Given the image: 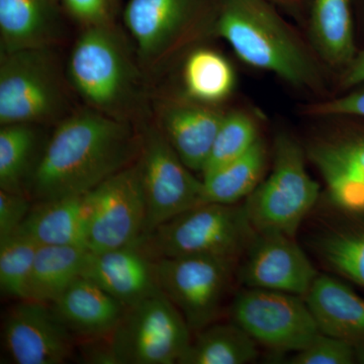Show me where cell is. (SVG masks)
Returning <instances> with one entry per match:
<instances>
[{"label":"cell","mask_w":364,"mask_h":364,"mask_svg":"<svg viewBox=\"0 0 364 364\" xmlns=\"http://www.w3.org/2000/svg\"><path fill=\"white\" fill-rule=\"evenodd\" d=\"M140 135L126 119L93 109L64 119L55 129L30 178L37 202L85 196L133 164Z\"/></svg>","instance_id":"6da1fadb"},{"label":"cell","mask_w":364,"mask_h":364,"mask_svg":"<svg viewBox=\"0 0 364 364\" xmlns=\"http://www.w3.org/2000/svg\"><path fill=\"white\" fill-rule=\"evenodd\" d=\"M215 31L248 65L296 86L317 78L303 45L264 0H223Z\"/></svg>","instance_id":"7a4b0ae2"},{"label":"cell","mask_w":364,"mask_h":364,"mask_svg":"<svg viewBox=\"0 0 364 364\" xmlns=\"http://www.w3.org/2000/svg\"><path fill=\"white\" fill-rule=\"evenodd\" d=\"M256 234L243 205L202 203L160 225L136 246L152 260L217 256L238 261Z\"/></svg>","instance_id":"3957f363"},{"label":"cell","mask_w":364,"mask_h":364,"mask_svg":"<svg viewBox=\"0 0 364 364\" xmlns=\"http://www.w3.org/2000/svg\"><path fill=\"white\" fill-rule=\"evenodd\" d=\"M74 90L90 109L122 119L135 97L136 74L126 46L107 25L86 26L67 65Z\"/></svg>","instance_id":"277c9868"},{"label":"cell","mask_w":364,"mask_h":364,"mask_svg":"<svg viewBox=\"0 0 364 364\" xmlns=\"http://www.w3.org/2000/svg\"><path fill=\"white\" fill-rule=\"evenodd\" d=\"M320 186L305 162V152L291 136L275 141L272 173L246 198L244 210L256 233L294 237L317 203Z\"/></svg>","instance_id":"5b68a950"},{"label":"cell","mask_w":364,"mask_h":364,"mask_svg":"<svg viewBox=\"0 0 364 364\" xmlns=\"http://www.w3.org/2000/svg\"><path fill=\"white\" fill-rule=\"evenodd\" d=\"M49 48L1 53L0 124H37L63 112L65 95Z\"/></svg>","instance_id":"8992f818"},{"label":"cell","mask_w":364,"mask_h":364,"mask_svg":"<svg viewBox=\"0 0 364 364\" xmlns=\"http://www.w3.org/2000/svg\"><path fill=\"white\" fill-rule=\"evenodd\" d=\"M183 316L161 289L128 306L109 336L117 364L178 363L191 341Z\"/></svg>","instance_id":"52a82bcc"},{"label":"cell","mask_w":364,"mask_h":364,"mask_svg":"<svg viewBox=\"0 0 364 364\" xmlns=\"http://www.w3.org/2000/svg\"><path fill=\"white\" fill-rule=\"evenodd\" d=\"M136 163L147 203L143 238L172 218L202 205L203 179L191 173L159 128L140 134Z\"/></svg>","instance_id":"ba28073f"},{"label":"cell","mask_w":364,"mask_h":364,"mask_svg":"<svg viewBox=\"0 0 364 364\" xmlns=\"http://www.w3.org/2000/svg\"><path fill=\"white\" fill-rule=\"evenodd\" d=\"M237 260L217 256H183L153 260L163 294L178 309L191 332L214 323Z\"/></svg>","instance_id":"9c48e42d"},{"label":"cell","mask_w":364,"mask_h":364,"mask_svg":"<svg viewBox=\"0 0 364 364\" xmlns=\"http://www.w3.org/2000/svg\"><path fill=\"white\" fill-rule=\"evenodd\" d=\"M230 315L256 343L272 351L296 353L321 333L305 298L282 291L245 287Z\"/></svg>","instance_id":"30bf717a"},{"label":"cell","mask_w":364,"mask_h":364,"mask_svg":"<svg viewBox=\"0 0 364 364\" xmlns=\"http://www.w3.org/2000/svg\"><path fill=\"white\" fill-rule=\"evenodd\" d=\"M87 249L136 246L145 234L147 203L136 161L87 193Z\"/></svg>","instance_id":"8fae6325"},{"label":"cell","mask_w":364,"mask_h":364,"mask_svg":"<svg viewBox=\"0 0 364 364\" xmlns=\"http://www.w3.org/2000/svg\"><path fill=\"white\" fill-rule=\"evenodd\" d=\"M245 255L238 279L247 289L305 298L320 274L294 237L286 234H256Z\"/></svg>","instance_id":"7c38bea8"},{"label":"cell","mask_w":364,"mask_h":364,"mask_svg":"<svg viewBox=\"0 0 364 364\" xmlns=\"http://www.w3.org/2000/svg\"><path fill=\"white\" fill-rule=\"evenodd\" d=\"M4 350L16 364H61L73 354V336L47 304L21 301L2 326Z\"/></svg>","instance_id":"4fadbf2b"},{"label":"cell","mask_w":364,"mask_h":364,"mask_svg":"<svg viewBox=\"0 0 364 364\" xmlns=\"http://www.w3.org/2000/svg\"><path fill=\"white\" fill-rule=\"evenodd\" d=\"M196 6L198 0H129L124 25L144 63L157 65L176 49Z\"/></svg>","instance_id":"5bb4252c"},{"label":"cell","mask_w":364,"mask_h":364,"mask_svg":"<svg viewBox=\"0 0 364 364\" xmlns=\"http://www.w3.org/2000/svg\"><path fill=\"white\" fill-rule=\"evenodd\" d=\"M308 157L324 179L335 207L349 214L364 213V134L314 143Z\"/></svg>","instance_id":"9a60e30c"},{"label":"cell","mask_w":364,"mask_h":364,"mask_svg":"<svg viewBox=\"0 0 364 364\" xmlns=\"http://www.w3.org/2000/svg\"><path fill=\"white\" fill-rule=\"evenodd\" d=\"M225 112L191 100H168L160 107V131L184 164L202 173Z\"/></svg>","instance_id":"2e32d148"},{"label":"cell","mask_w":364,"mask_h":364,"mask_svg":"<svg viewBox=\"0 0 364 364\" xmlns=\"http://www.w3.org/2000/svg\"><path fill=\"white\" fill-rule=\"evenodd\" d=\"M81 277L97 284L127 308L160 291L153 260L136 246L88 251Z\"/></svg>","instance_id":"e0dca14e"},{"label":"cell","mask_w":364,"mask_h":364,"mask_svg":"<svg viewBox=\"0 0 364 364\" xmlns=\"http://www.w3.org/2000/svg\"><path fill=\"white\" fill-rule=\"evenodd\" d=\"M53 312L72 335L91 340L109 338L127 306L83 277L51 304Z\"/></svg>","instance_id":"ac0fdd59"},{"label":"cell","mask_w":364,"mask_h":364,"mask_svg":"<svg viewBox=\"0 0 364 364\" xmlns=\"http://www.w3.org/2000/svg\"><path fill=\"white\" fill-rule=\"evenodd\" d=\"M305 301L322 334L364 344V299L341 280L318 274Z\"/></svg>","instance_id":"d6986e66"},{"label":"cell","mask_w":364,"mask_h":364,"mask_svg":"<svg viewBox=\"0 0 364 364\" xmlns=\"http://www.w3.org/2000/svg\"><path fill=\"white\" fill-rule=\"evenodd\" d=\"M88 200L85 196L38 202L16 232L39 246L87 249Z\"/></svg>","instance_id":"ffe728a7"},{"label":"cell","mask_w":364,"mask_h":364,"mask_svg":"<svg viewBox=\"0 0 364 364\" xmlns=\"http://www.w3.org/2000/svg\"><path fill=\"white\" fill-rule=\"evenodd\" d=\"M58 36L51 0H0L1 53L50 48Z\"/></svg>","instance_id":"44dd1931"},{"label":"cell","mask_w":364,"mask_h":364,"mask_svg":"<svg viewBox=\"0 0 364 364\" xmlns=\"http://www.w3.org/2000/svg\"><path fill=\"white\" fill-rule=\"evenodd\" d=\"M88 249L40 246L28 279L26 301L52 304L81 277Z\"/></svg>","instance_id":"7402d4cb"},{"label":"cell","mask_w":364,"mask_h":364,"mask_svg":"<svg viewBox=\"0 0 364 364\" xmlns=\"http://www.w3.org/2000/svg\"><path fill=\"white\" fill-rule=\"evenodd\" d=\"M267 151L259 139L245 154L203 176V203L237 205L262 181Z\"/></svg>","instance_id":"603a6c76"},{"label":"cell","mask_w":364,"mask_h":364,"mask_svg":"<svg viewBox=\"0 0 364 364\" xmlns=\"http://www.w3.org/2000/svg\"><path fill=\"white\" fill-rule=\"evenodd\" d=\"M258 344L234 322L210 324L191 340L179 364H246L258 358Z\"/></svg>","instance_id":"cb8c5ba5"},{"label":"cell","mask_w":364,"mask_h":364,"mask_svg":"<svg viewBox=\"0 0 364 364\" xmlns=\"http://www.w3.org/2000/svg\"><path fill=\"white\" fill-rule=\"evenodd\" d=\"M312 33L321 55L332 65H348L355 56L349 0H315Z\"/></svg>","instance_id":"d4e9b609"},{"label":"cell","mask_w":364,"mask_h":364,"mask_svg":"<svg viewBox=\"0 0 364 364\" xmlns=\"http://www.w3.org/2000/svg\"><path fill=\"white\" fill-rule=\"evenodd\" d=\"M182 80L188 100L215 105L230 97L236 77L233 67L220 53L198 49L184 62Z\"/></svg>","instance_id":"484cf974"},{"label":"cell","mask_w":364,"mask_h":364,"mask_svg":"<svg viewBox=\"0 0 364 364\" xmlns=\"http://www.w3.org/2000/svg\"><path fill=\"white\" fill-rule=\"evenodd\" d=\"M37 133L33 124H13L0 130V189L25 193L26 179L32 176Z\"/></svg>","instance_id":"4316f807"},{"label":"cell","mask_w":364,"mask_h":364,"mask_svg":"<svg viewBox=\"0 0 364 364\" xmlns=\"http://www.w3.org/2000/svg\"><path fill=\"white\" fill-rule=\"evenodd\" d=\"M317 251L328 267L364 287V227H344L326 232Z\"/></svg>","instance_id":"83f0119b"},{"label":"cell","mask_w":364,"mask_h":364,"mask_svg":"<svg viewBox=\"0 0 364 364\" xmlns=\"http://www.w3.org/2000/svg\"><path fill=\"white\" fill-rule=\"evenodd\" d=\"M40 246L14 232L0 240V287L2 294L26 301L28 279Z\"/></svg>","instance_id":"f1b7e54d"},{"label":"cell","mask_w":364,"mask_h":364,"mask_svg":"<svg viewBox=\"0 0 364 364\" xmlns=\"http://www.w3.org/2000/svg\"><path fill=\"white\" fill-rule=\"evenodd\" d=\"M259 139L257 124L249 114L241 112L225 114L202 176L241 157Z\"/></svg>","instance_id":"f546056e"},{"label":"cell","mask_w":364,"mask_h":364,"mask_svg":"<svg viewBox=\"0 0 364 364\" xmlns=\"http://www.w3.org/2000/svg\"><path fill=\"white\" fill-rule=\"evenodd\" d=\"M289 364L356 363L355 346L344 340L320 334L306 348L289 358Z\"/></svg>","instance_id":"4dcf8cb0"},{"label":"cell","mask_w":364,"mask_h":364,"mask_svg":"<svg viewBox=\"0 0 364 364\" xmlns=\"http://www.w3.org/2000/svg\"><path fill=\"white\" fill-rule=\"evenodd\" d=\"M31 208L25 193L0 189V240L20 228Z\"/></svg>","instance_id":"1f68e13d"},{"label":"cell","mask_w":364,"mask_h":364,"mask_svg":"<svg viewBox=\"0 0 364 364\" xmlns=\"http://www.w3.org/2000/svg\"><path fill=\"white\" fill-rule=\"evenodd\" d=\"M310 111L311 114H315V116L364 117V90L313 105Z\"/></svg>","instance_id":"d6a6232c"},{"label":"cell","mask_w":364,"mask_h":364,"mask_svg":"<svg viewBox=\"0 0 364 364\" xmlns=\"http://www.w3.org/2000/svg\"><path fill=\"white\" fill-rule=\"evenodd\" d=\"M67 11L86 26L107 25L109 21L107 0H62Z\"/></svg>","instance_id":"836d02e7"},{"label":"cell","mask_w":364,"mask_h":364,"mask_svg":"<svg viewBox=\"0 0 364 364\" xmlns=\"http://www.w3.org/2000/svg\"><path fill=\"white\" fill-rule=\"evenodd\" d=\"M98 339H91L90 340V343H85V346H83L82 350H81V355H82L85 363L117 364L109 337L107 344H98Z\"/></svg>","instance_id":"e575fe53"},{"label":"cell","mask_w":364,"mask_h":364,"mask_svg":"<svg viewBox=\"0 0 364 364\" xmlns=\"http://www.w3.org/2000/svg\"><path fill=\"white\" fill-rule=\"evenodd\" d=\"M364 82V51L359 53L349 62L342 78L344 87H352Z\"/></svg>","instance_id":"d590c367"},{"label":"cell","mask_w":364,"mask_h":364,"mask_svg":"<svg viewBox=\"0 0 364 364\" xmlns=\"http://www.w3.org/2000/svg\"><path fill=\"white\" fill-rule=\"evenodd\" d=\"M356 363L364 364V344L355 346Z\"/></svg>","instance_id":"8d00e7d4"}]
</instances>
